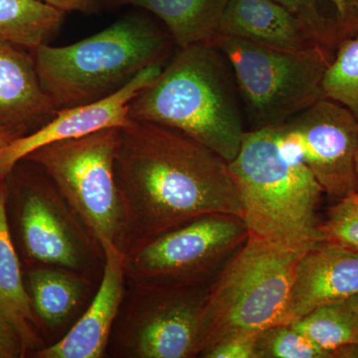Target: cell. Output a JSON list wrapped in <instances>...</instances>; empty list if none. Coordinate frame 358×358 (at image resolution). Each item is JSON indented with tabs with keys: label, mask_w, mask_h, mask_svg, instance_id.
<instances>
[{
	"label": "cell",
	"mask_w": 358,
	"mask_h": 358,
	"mask_svg": "<svg viewBox=\"0 0 358 358\" xmlns=\"http://www.w3.org/2000/svg\"><path fill=\"white\" fill-rule=\"evenodd\" d=\"M115 176L124 253L208 214L243 219L228 162L176 129L131 120L119 129Z\"/></svg>",
	"instance_id": "1"
},
{
	"label": "cell",
	"mask_w": 358,
	"mask_h": 358,
	"mask_svg": "<svg viewBox=\"0 0 358 358\" xmlns=\"http://www.w3.org/2000/svg\"><path fill=\"white\" fill-rule=\"evenodd\" d=\"M228 164L250 235L292 251L322 241L317 209L324 192L278 127L245 131Z\"/></svg>",
	"instance_id": "2"
},
{
	"label": "cell",
	"mask_w": 358,
	"mask_h": 358,
	"mask_svg": "<svg viewBox=\"0 0 358 358\" xmlns=\"http://www.w3.org/2000/svg\"><path fill=\"white\" fill-rule=\"evenodd\" d=\"M178 49L129 103V119L176 129L230 162L246 131L226 60L212 43Z\"/></svg>",
	"instance_id": "3"
},
{
	"label": "cell",
	"mask_w": 358,
	"mask_h": 358,
	"mask_svg": "<svg viewBox=\"0 0 358 358\" xmlns=\"http://www.w3.org/2000/svg\"><path fill=\"white\" fill-rule=\"evenodd\" d=\"M174 45L166 28L131 13L75 43L31 51L42 87L60 110L112 95L148 66L169 60Z\"/></svg>",
	"instance_id": "4"
},
{
	"label": "cell",
	"mask_w": 358,
	"mask_h": 358,
	"mask_svg": "<svg viewBox=\"0 0 358 358\" xmlns=\"http://www.w3.org/2000/svg\"><path fill=\"white\" fill-rule=\"evenodd\" d=\"M2 179L7 222L23 268H65L99 285L105 266L102 245L43 169L23 159Z\"/></svg>",
	"instance_id": "5"
},
{
	"label": "cell",
	"mask_w": 358,
	"mask_h": 358,
	"mask_svg": "<svg viewBox=\"0 0 358 358\" xmlns=\"http://www.w3.org/2000/svg\"><path fill=\"white\" fill-rule=\"evenodd\" d=\"M305 252L280 248L249 234L209 289L199 355L231 334L282 324L296 267Z\"/></svg>",
	"instance_id": "6"
},
{
	"label": "cell",
	"mask_w": 358,
	"mask_h": 358,
	"mask_svg": "<svg viewBox=\"0 0 358 358\" xmlns=\"http://www.w3.org/2000/svg\"><path fill=\"white\" fill-rule=\"evenodd\" d=\"M212 44L232 70L252 129L281 126L326 98L322 82L333 52L277 50L224 35Z\"/></svg>",
	"instance_id": "7"
},
{
	"label": "cell",
	"mask_w": 358,
	"mask_h": 358,
	"mask_svg": "<svg viewBox=\"0 0 358 358\" xmlns=\"http://www.w3.org/2000/svg\"><path fill=\"white\" fill-rule=\"evenodd\" d=\"M248 237L239 216L208 214L194 219L124 252L127 284L210 287Z\"/></svg>",
	"instance_id": "8"
},
{
	"label": "cell",
	"mask_w": 358,
	"mask_h": 358,
	"mask_svg": "<svg viewBox=\"0 0 358 358\" xmlns=\"http://www.w3.org/2000/svg\"><path fill=\"white\" fill-rule=\"evenodd\" d=\"M119 129L56 141L25 159L46 173L72 210L101 245L120 248L122 211L115 176Z\"/></svg>",
	"instance_id": "9"
},
{
	"label": "cell",
	"mask_w": 358,
	"mask_h": 358,
	"mask_svg": "<svg viewBox=\"0 0 358 358\" xmlns=\"http://www.w3.org/2000/svg\"><path fill=\"white\" fill-rule=\"evenodd\" d=\"M209 289L127 284L107 357H199L202 315Z\"/></svg>",
	"instance_id": "10"
},
{
	"label": "cell",
	"mask_w": 358,
	"mask_h": 358,
	"mask_svg": "<svg viewBox=\"0 0 358 358\" xmlns=\"http://www.w3.org/2000/svg\"><path fill=\"white\" fill-rule=\"evenodd\" d=\"M278 128L324 193L341 199L358 190V120L348 108L324 98Z\"/></svg>",
	"instance_id": "11"
},
{
	"label": "cell",
	"mask_w": 358,
	"mask_h": 358,
	"mask_svg": "<svg viewBox=\"0 0 358 358\" xmlns=\"http://www.w3.org/2000/svg\"><path fill=\"white\" fill-rule=\"evenodd\" d=\"M166 61L148 66L112 95L94 102L64 108L32 133L9 143L0 152V179L28 155L49 143L82 138L107 129H121L128 124L129 103L143 90L159 77Z\"/></svg>",
	"instance_id": "12"
},
{
	"label": "cell",
	"mask_w": 358,
	"mask_h": 358,
	"mask_svg": "<svg viewBox=\"0 0 358 358\" xmlns=\"http://www.w3.org/2000/svg\"><path fill=\"white\" fill-rule=\"evenodd\" d=\"M102 279L84 312L59 341L33 352L34 358H103L127 289L124 252L117 245H102Z\"/></svg>",
	"instance_id": "13"
},
{
	"label": "cell",
	"mask_w": 358,
	"mask_h": 358,
	"mask_svg": "<svg viewBox=\"0 0 358 358\" xmlns=\"http://www.w3.org/2000/svg\"><path fill=\"white\" fill-rule=\"evenodd\" d=\"M357 294L358 254L322 240L299 261L282 324Z\"/></svg>",
	"instance_id": "14"
},
{
	"label": "cell",
	"mask_w": 358,
	"mask_h": 358,
	"mask_svg": "<svg viewBox=\"0 0 358 358\" xmlns=\"http://www.w3.org/2000/svg\"><path fill=\"white\" fill-rule=\"evenodd\" d=\"M29 49L0 39V128L21 136L36 131L57 113L40 82Z\"/></svg>",
	"instance_id": "15"
},
{
	"label": "cell",
	"mask_w": 358,
	"mask_h": 358,
	"mask_svg": "<svg viewBox=\"0 0 358 358\" xmlns=\"http://www.w3.org/2000/svg\"><path fill=\"white\" fill-rule=\"evenodd\" d=\"M219 35L277 50H327L298 16L274 0H229Z\"/></svg>",
	"instance_id": "16"
},
{
	"label": "cell",
	"mask_w": 358,
	"mask_h": 358,
	"mask_svg": "<svg viewBox=\"0 0 358 358\" xmlns=\"http://www.w3.org/2000/svg\"><path fill=\"white\" fill-rule=\"evenodd\" d=\"M26 289L46 341L56 343L76 322L98 285L65 268H23Z\"/></svg>",
	"instance_id": "17"
},
{
	"label": "cell",
	"mask_w": 358,
	"mask_h": 358,
	"mask_svg": "<svg viewBox=\"0 0 358 358\" xmlns=\"http://www.w3.org/2000/svg\"><path fill=\"white\" fill-rule=\"evenodd\" d=\"M0 313L20 334L26 357L46 346L26 289L22 262L9 231L3 179H0Z\"/></svg>",
	"instance_id": "18"
},
{
	"label": "cell",
	"mask_w": 358,
	"mask_h": 358,
	"mask_svg": "<svg viewBox=\"0 0 358 358\" xmlns=\"http://www.w3.org/2000/svg\"><path fill=\"white\" fill-rule=\"evenodd\" d=\"M154 14L166 28L178 48L213 43L229 0H110Z\"/></svg>",
	"instance_id": "19"
},
{
	"label": "cell",
	"mask_w": 358,
	"mask_h": 358,
	"mask_svg": "<svg viewBox=\"0 0 358 358\" xmlns=\"http://www.w3.org/2000/svg\"><path fill=\"white\" fill-rule=\"evenodd\" d=\"M64 16L41 0H0V39L33 50L55 36Z\"/></svg>",
	"instance_id": "20"
},
{
	"label": "cell",
	"mask_w": 358,
	"mask_h": 358,
	"mask_svg": "<svg viewBox=\"0 0 358 358\" xmlns=\"http://www.w3.org/2000/svg\"><path fill=\"white\" fill-rule=\"evenodd\" d=\"M291 326L333 357L358 350V322L345 301L317 308Z\"/></svg>",
	"instance_id": "21"
},
{
	"label": "cell",
	"mask_w": 358,
	"mask_h": 358,
	"mask_svg": "<svg viewBox=\"0 0 358 358\" xmlns=\"http://www.w3.org/2000/svg\"><path fill=\"white\" fill-rule=\"evenodd\" d=\"M322 88L326 98L345 106L358 120V34L339 43Z\"/></svg>",
	"instance_id": "22"
},
{
	"label": "cell",
	"mask_w": 358,
	"mask_h": 358,
	"mask_svg": "<svg viewBox=\"0 0 358 358\" xmlns=\"http://www.w3.org/2000/svg\"><path fill=\"white\" fill-rule=\"evenodd\" d=\"M291 324H275L259 333L257 358H331Z\"/></svg>",
	"instance_id": "23"
},
{
	"label": "cell",
	"mask_w": 358,
	"mask_h": 358,
	"mask_svg": "<svg viewBox=\"0 0 358 358\" xmlns=\"http://www.w3.org/2000/svg\"><path fill=\"white\" fill-rule=\"evenodd\" d=\"M319 230L324 241L358 254V190L338 199Z\"/></svg>",
	"instance_id": "24"
},
{
	"label": "cell",
	"mask_w": 358,
	"mask_h": 358,
	"mask_svg": "<svg viewBox=\"0 0 358 358\" xmlns=\"http://www.w3.org/2000/svg\"><path fill=\"white\" fill-rule=\"evenodd\" d=\"M293 13L315 35L322 47L336 52L339 43L345 38L338 23L313 6L310 0H274Z\"/></svg>",
	"instance_id": "25"
},
{
	"label": "cell",
	"mask_w": 358,
	"mask_h": 358,
	"mask_svg": "<svg viewBox=\"0 0 358 358\" xmlns=\"http://www.w3.org/2000/svg\"><path fill=\"white\" fill-rule=\"evenodd\" d=\"M260 331H240L224 336L200 353L204 358H257Z\"/></svg>",
	"instance_id": "26"
},
{
	"label": "cell",
	"mask_w": 358,
	"mask_h": 358,
	"mask_svg": "<svg viewBox=\"0 0 358 358\" xmlns=\"http://www.w3.org/2000/svg\"><path fill=\"white\" fill-rule=\"evenodd\" d=\"M310 1L324 13H326L324 6H329V8L333 11L334 20L338 23L345 37L358 34V0H310Z\"/></svg>",
	"instance_id": "27"
},
{
	"label": "cell",
	"mask_w": 358,
	"mask_h": 358,
	"mask_svg": "<svg viewBox=\"0 0 358 358\" xmlns=\"http://www.w3.org/2000/svg\"><path fill=\"white\" fill-rule=\"evenodd\" d=\"M22 357L26 353L20 334L0 313V358Z\"/></svg>",
	"instance_id": "28"
},
{
	"label": "cell",
	"mask_w": 358,
	"mask_h": 358,
	"mask_svg": "<svg viewBox=\"0 0 358 358\" xmlns=\"http://www.w3.org/2000/svg\"><path fill=\"white\" fill-rule=\"evenodd\" d=\"M63 13H93L98 8L100 0H41Z\"/></svg>",
	"instance_id": "29"
},
{
	"label": "cell",
	"mask_w": 358,
	"mask_h": 358,
	"mask_svg": "<svg viewBox=\"0 0 358 358\" xmlns=\"http://www.w3.org/2000/svg\"><path fill=\"white\" fill-rule=\"evenodd\" d=\"M20 134L6 128H0V152L2 148H6L9 143L15 138H20Z\"/></svg>",
	"instance_id": "30"
},
{
	"label": "cell",
	"mask_w": 358,
	"mask_h": 358,
	"mask_svg": "<svg viewBox=\"0 0 358 358\" xmlns=\"http://www.w3.org/2000/svg\"><path fill=\"white\" fill-rule=\"evenodd\" d=\"M346 303H348V307H350V310L355 315V319H357L358 322V294H355L352 298L348 299V300H345Z\"/></svg>",
	"instance_id": "31"
},
{
	"label": "cell",
	"mask_w": 358,
	"mask_h": 358,
	"mask_svg": "<svg viewBox=\"0 0 358 358\" xmlns=\"http://www.w3.org/2000/svg\"><path fill=\"white\" fill-rule=\"evenodd\" d=\"M355 171H357V185H358V147H357V157H355Z\"/></svg>",
	"instance_id": "32"
}]
</instances>
